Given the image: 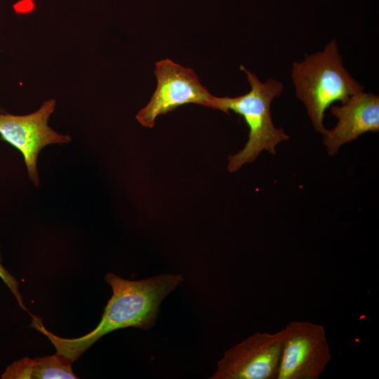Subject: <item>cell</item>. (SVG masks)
I'll use <instances>...</instances> for the list:
<instances>
[{"label":"cell","mask_w":379,"mask_h":379,"mask_svg":"<svg viewBox=\"0 0 379 379\" xmlns=\"http://www.w3.org/2000/svg\"><path fill=\"white\" fill-rule=\"evenodd\" d=\"M157 88L147 105L136 114L143 126L152 128L157 117L189 103L215 109V96L203 86L193 69L166 58L156 62Z\"/></svg>","instance_id":"obj_4"},{"label":"cell","mask_w":379,"mask_h":379,"mask_svg":"<svg viewBox=\"0 0 379 379\" xmlns=\"http://www.w3.org/2000/svg\"><path fill=\"white\" fill-rule=\"evenodd\" d=\"M282 350L276 379H317L331 359L323 326L293 321L283 329Z\"/></svg>","instance_id":"obj_5"},{"label":"cell","mask_w":379,"mask_h":379,"mask_svg":"<svg viewBox=\"0 0 379 379\" xmlns=\"http://www.w3.org/2000/svg\"><path fill=\"white\" fill-rule=\"evenodd\" d=\"M240 68L246 75L250 91L233 98L215 96V109L227 114L233 111L244 119L249 128L244 147L228 157L227 169L230 173L253 162L264 150L275 154L277 145L289 138L282 128L274 125L271 115V104L281 94L282 83L274 79L262 82L243 65Z\"/></svg>","instance_id":"obj_3"},{"label":"cell","mask_w":379,"mask_h":379,"mask_svg":"<svg viewBox=\"0 0 379 379\" xmlns=\"http://www.w3.org/2000/svg\"><path fill=\"white\" fill-rule=\"evenodd\" d=\"M105 279L113 294L109 300L100 322L86 335L76 338H63L48 331L42 320L32 315L31 326L45 335L56 352L72 363L101 337L126 327L149 329L157 321L164 299L183 281L182 274H162L146 279L130 281L109 272Z\"/></svg>","instance_id":"obj_1"},{"label":"cell","mask_w":379,"mask_h":379,"mask_svg":"<svg viewBox=\"0 0 379 379\" xmlns=\"http://www.w3.org/2000/svg\"><path fill=\"white\" fill-rule=\"evenodd\" d=\"M330 110L338 119L335 126L323 135L330 156L362 134L379 131V97L371 92L355 93L341 106L331 105Z\"/></svg>","instance_id":"obj_8"},{"label":"cell","mask_w":379,"mask_h":379,"mask_svg":"<svg viewBox=\"0 0 379 379\" xmlns=\"http://www.w3.org/2000/svg\"><path fill=\"white\" fill-rule=\"evenodd\" d=\"M72 362L59 353L30 359L24 357L8 366L2 379H77Z\"/></svg>","instance_id":"obj_9"},{"label":"cell","mask_w":379,"mask_h":379,"mask_svg":"<svg viewBox=\"0 0 379 379\" xmlns=\"http://www.w3.org/2000/svg\"><path fill=\"white\" fill-rule=\"evenodd\" d=\"M283 331L257 332L227 350L211 379H276Z\"/></svg>","instance_id":"obj_6"},{"label":"cell","mask_w":379,"mask_h":379,"mask_svg":"<svg viewBox=\"0 0 379 379\" xmlns=\"http://www.w3.org/2000/svg\"><path fill=\"white\" fill-rule=\"evenodd\" d=\"M291 79L298 98L305 106L314 128L324 135L325 111L335 102H346L364 90L343 65L337 41L331 40L323 51L294 62Z\"/></svg>","instance_id":"obj_2"},{"label":"cell","mask_w":379,"mask_h":379,"mask_svg":"<svg viewBox=\"0 0 379 379\" xmlns=\"http://www.w3.org/2000/svg\"><path fill=\"white\" fill-rule=\"evenodd\" d=\"M1 247V246H0ZM0 278L8 286L11 292L14 295L15 300H17L19 306L27 312L26 307L25 306L22 300V297L19 291V283L16 279L4 267L2 264V257L0 251Z\"/></svg>","instance_id":"obj_10"},{"label":"cell","mask_w":379,"mask_h":379,"mask_svg":"<svg viewBox=\"0 0 379 379\" xmlns=\"http://www.w3.org/2000/svg\"><path fill=\"white\" fill-rule=\"evenodd\" d=\"M55 108V100L49 99L38 110L27 115L0 114L1 138L21 152L29 178L35 186L39 185L37 159L41 150L47 145L65 144L72 140L48 125Z\"/></svg>","instance_id":"obj_7"},{"label":"cell","mask_w":379,"mask_h":379,"mask_svg":"<svg viewBox=\"0 0 379 379\" xmlns=\"http://www.w3.org/2000/svg\"><path fill=\"white\" fill-rule=\"evenodd\" d=\"M32 7V4L31 1H25L22 3H20L18 6V8L22 11H28L31 9Z\"/></svg>","instance_id":"obj_11"}]
</instances>
